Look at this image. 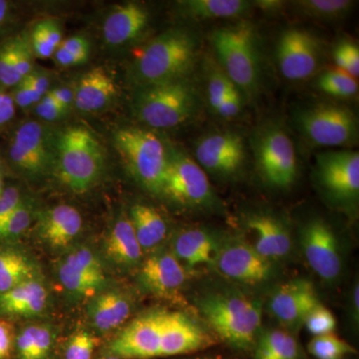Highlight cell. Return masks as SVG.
<instances>
[{
	"mask_svg": "<svg viewBox=\"0 0 359 359\" xmlns=\"http://www.w3.org/2000/svg\"><path fill=\"white\" fill-rule=\"evenodd\" d=\"M212 263L221 275L249 285L263 283L271 273V262L244 242L224 245L214 257Z\"/></svg>",
	"mask_w": 359,
	"mask_h": 359,
	"instance_id": "cell-16",
	"label": "cell"
},
{
	"mask_svg": "<svg viewBox=\"0 0 359 359\" xmlns=\"http://www.w3.org/2000/svg\"><path fill=\"white\" fill-rule=\"evenodd\" d=\"M13 340V327L11 323L0 318V359L8 358Z\"/></svg>",
	"mask_w": 359,
	"mask_h": 359,
	"instance_id": "cell-49",
	"label": "cell"
},
{
	"mask_svg": "<svg viewBox=\"0 0 359 359\" xmlns=\"http://www.w3.org/2000/svg\"><path fill=\"white\" fill-rule=\"evenodd\" d=\"M104 359H124V358H117V356H110V358H106Z\"/></svg>",
	"mask_w": 359,
	"mask_h": 359,
	"instance_id": "cell-59",
	"label": "cell"
},
{
	"mask_svg": "<svg viewBox=\"0 0 359 359\" xmlns=\"http://www.w3.org/2000/svg\"><path fill=\"white\" fill-rule=\"evenodd\" d=\"M25 80L32 91L34 103H39L42 97L48 93L50 79L44 71L33 69Z\"/></svg>",
	"mask_w": 359,
	"mask_h": 359,
	"instance_id": "cell-45",
	"label": "cell"
},
{
	"mask_svg": "<svg viewBox=\"0 0 359 359\" xmlns=\"http://www.w3.org/2000/svg\"><path fill=\"white\" fill-rule=\"evenodd\" d=\"M236 88L237 87L229 79L226 73L219 71L212 73L208 82V99L212 109H218L219 104Z\"/></svg>",
	"mask_w": 359,
	"mask_h": 359,
	"instance_id": "cell-40",
	"label": "cell"
},
{
	"mask_svg": "<svg viewBox=\"0 0 359 359\" xmlns=\"http://www.w3.org/2000/svg\"><path fill=\"white\" fill-rule=\"evenodd\" d=\"M28 36H29L33 54H35L37 57L45 59L53 56L56 49L52 46L40 22L35 25L32 33Z\"/></svg>",
	"mask_w": 359,
	"mask_h": 359,
	"instance_id": "cell-44",
	"label": "cell"
},
{
	"mask_svg": "<svg viewBox=\"0 0 359 359\" xmlns=\"http://www.w3.org/2000/svg\"><path fill=\"white\" fill-rule=\"evenodd\" d=\"M59 49L73 54V55L80 56L88 59L90 53V42L89 40L82 35H75L69 39L61 42L59 45Z\"/></svg>",
	"mask_w": 359,
	"mask_h": 359,
	"instance_id": "cell-47",
	"label": "cell"
},
{
	"mask_svg": "<svg viewBox=\"0 0 359 359\" xmlns=\"http://www.w3.org/2000/svg\"><path fill=\"white\" fill-rule=\"evenodd\" d=\"M32 262L20 252L0 250V294L26 280L35 278Z\"/></svg>",
	"mask_w": 359,
	"mask_h": 359,
	"instance_id": "cell-30",
	"label": "cell"
},
{
	"mask_svg": "<svg viewBox=\"0 0 359 359\" xmlns=\"http://www.w3.org/2000/svg\"><path fill=\"white\" fill-rule=\"evenodd\" d=\"M141 282L154 294L166 297L184 285L186 271L178 257L170 252H158L149 257L140 269Z\"/></svg>",
	"mask_w": 359,
	"mask_h": 359,
	"instance_id": "cell-19",
	"label": "cell"
},
{
	"mask_svg": "<svg viewBox=\"0 0 359 359\" xmlns=\"http://www.w3.org/2000/svg\"><path fill=\"white\" fill-rule=\"evenodd\" d=\"M334 57L339 70L344 71L351 77L358 78L359 49L353 42L344 40L335 48Z\"/></svg>",
	"mask_w": 359,
	"mask_h": 359,
	"instance_id": "cell-39",
	"label": "cell"
},
{
	"mask_svg": "<svg viewBox=\"0 0 359 359\" xmlns=\"http://www.w3.org/2000/svg\"><path fill=\"white\" fill-rule=\"evenodd\" d=\"M248 229L256 236L252 245L266 259H280L289 254L292 240L282 221L268 214L254 215L248 219Z\"/></svg>",
	"mask_w": 359,
	"mask_h": 359,
	"instance_id": "cell-21",
	"label": "cell"
},
{
	"mask_svg": "<svg viewBox=\"0 0 359 359\" xmlns=\"http://www.w3.org/2000/svg\"><path fill=\"white\" fill-rule=\"evenodd\" d=\"M129 219L142 250L152 249L166 238V223L154 208L135 205Z\"/></svg>",
	"mask_w": 359,
	"mask_h": 359,
	"instance_id": "cell-27",
	"label": "cell"
},
{
	"mask_svg": "<svg viewBox=\"0 0 359 359\" xmlns=\"http://www.w3.org/2000/svg\"><path fill=\"white\" fill-rule=\"evenodd\" d=\"M320 304L313 283L295 280L280 285L271 297L269 309L276 320L294 327L304 323L309 313Z\"/></svg>",
	"mask_w": 359,
	"mask_h": 359,
	"instance_id": "cell-17",
	"label": "cell"
},
{
	"mask_svg": "<svg viewBox=\"0 0 359 359\" xmlns=\"http://www.w3.org/2000/svg\"><path fill=\"white\" fill-rule=\"evenodd\" d=\"M14 113H15V104L9 102L6 105L0 106V126L6 124L13 119Z\"/></svg>",
	"mask_w": 359,
	"mask_h": 359,
	"instance_id": "cell-54",
	"label": "cell"
},
{
	"mask_svg": "<svg viewBox=\"0 0 359 359\" xmlns=\"http://www.w3.org/2000/svg\"><path fill=\"white\" fill-rule=\"evenodd\" d=\"M11 11L8 2L0 0V39L6 33L11 23Z\"/></svg>",
	"mask_w": 359,
	"mask_h": 359,
	"instance_id": "cell-53",
	"label": "cell"
},
{
	"mask_svg": "<svg viewBox=\"0 0 359 359\" xmlns=\"http://www.w3.org/2000/svg\"><path fill=\"white\" fill-rule=\"evenodd\" d=\"M105 252L115 264L123 266H134L140 261L142 250L131 222L126 217L116 222L105 240Z\"/></svg>",
	"mask_w": 359,
	"mask_h": 359,
	"instance_id": "cell-24",
	"label": "cell"
},
{
	"mask_svg": "<svg viewBox=\"0 0 359 359\" xmlns=\"http://www.w3.org/2000/svg\"><path fill=\"white\" fill-rule=\"evenodd\" d=\"M174 250L175 256L191 266L212 263V255L216 252L212 236L198 229L180 233L175 241Z\"/></svg>",
	"mask_w": 359,
	"mask_h": 359,
	"instance_id": "cell-26",
	"label": "cell"
},
{
	"mask_svg": "<svg viewBox=\"0 0 359 359\" xmlns=\"http://www.w3.org/2000/svg\"><path fill=\"white\" fill-rule=\"evenodd\" d=\"M81 229V215L69 205H59L47 210L39 219L40 237L53 248L69 245Z\"/></svg>",
	"mask_w": 359,
	"mask_h": 359,
	"instance_id": "cell-22",
	"label": "cell"
},
{
	"mask_svg": "<svg viewBox=\"0 0 359 359\" xmlns=\"http://www.w3.org/2000/svg\"><path fill=\"white\" fill-rule=\"evenodd\" d=\"M13 96V102L20 108H27L34 104L32 91L25 79L21 80L20 83L15 85Z\"/></svg>",
	"mask_w": 359,
	"mask_h": 359,
	"instance_id": "cell-50",
	"label": "cell"
},
{
	"mask_svg": "<svg viewBox=\"0 0 359 359\" xmlns=\"http://www.w3.org/2000/svg\"><path fill=\"white\" fill-rule=\"evenodd\" d=\"M74 105L81 112H98L114 100L117 86L107 70L95 67L87 71L78 80L74 89Z\"/></svg>",
	"mask_w": 359,
	"mask_h": 359,
	"instance_id": "cell-20",
	"label": "cell"
},
{
	"mask_svg": "<svg viewBox=\"0 0 359 359\" xmlns=\"http://www.w3.org/2000/svg\"><path fill=\"white\" fill-rule=\"evenodd\" d=\"M309 351L316 359H342L355 349L334 332L314 337L309 344Z\"/></svg>",
	"mask_w": 359,
	"mask_h": 359,
	"instance_id": "cell-34",
	"label": "cell"
},
{
	"mask_svg": "<svg viewBox=\"0 0 359 359\" xmlns=\"http://www.w3.org/2000/svg\"><path fill=\"white\" fill-rule=\"evenodd\" d=\"M198 42L188 30L176 28L158 35L137 54L132 79L144 87L184 79L192 70Z\"/></svg>",
	"mask_w": 359,
	"mask_h": 359,
	"instance_id": "cell-1",
	"label": "cell"
},
{
	"mask_svg": "<svg viewBox=\"0 0 359 359\" xmlns=\"http://www.w3.org/2000/svg\"><path fill=\"white\" fill-rule=\"evenodd\" d=\"M58 278L66 290L73 294L89 297L100 289L105 280L90 275L74 264L63 259L59 266Z\"/></svg>",
	"mask_w": 359,
	"mask_h": 359,
	"instance_id": "cell-32",
	"label": "cell"
},
{
	"mask_svg": "<svg viewBox=\"0 0 359 359\" xmlns=\"http://www.w3.org/2000/svg\"><path fill=\"white\" fill-rule=\"evenodd\" d=\"M205 320L231 346L248 348L254 344L262 325V309L257 302L237 294L208 297L201 306Z\"/></svg>",
	"mask_w": 359,
	"mask_h": 359,
	"instance_id": "cell-5",
	"label": "cell"
},
{
	"mask_svg": "<svg viewBox=\"0 0 359 359\" xmlns=\"http://www.w3.org/2000/svg\"><path fill=\"white\" fill-rule=\"evenodd\" d=\"M47 297L42 283L32 278L0 294V311L14 316H37L46 308Z\"/></svg>",
	"mask_w": 359,
	"mask_h": 359,
	"instance_id": "cell-23",
	"label": "cell"
},
{
	"mask_svg": "<svg viewBox=\"0 0 359 359\" xmlns=\"http://www.w3.org/2000/svg\"><path fill=\"white\" fill-rule=\"evenodd\" d=\"M161 194L189 205H203L212 198L211 186L204 169L188 156L170 148Z\"/></svg>",
	"mask_w": 359,
	"mask_h": 359,
	"instance_id": "cell-10",
	"label": "cell"
},
{
	"mask_svg": "<svg viewBox=\"0 0 359 359\" xmlns=\"http://www.w3.org/2000/svg\"><path fill=\"white\" fill-rule=\"evenodd\" d=\"M257 4L266 11H276L278 7L283 6L282 1H275V0L273 1H269V0L268 1H257Z\"/></svg>",
	"mask_w": 359,
	"mask_h": 359,
	"instance_id": "cell-55",
	"label": "cell"
},
{
	"mask_svg": "<svg viewBox=\"0 0 359 359\" xmlns=\"http://www.w3.org/2000/svg\"><path fill=\"white\" fill-rule=\"evenodd\" d=\"M131 306L126 297L119 292L98 295L90 306V320L101 332L120 327L129 318Z\"/></svg>",
	"mask_w": 359,
	"mask_h": 359,
	"instance_id": "cell-25",
	"label": "cell"
},
{
	"mask_svg": "<svg viewBox=\"0 0 359 359\" xmlns=\"http://www.w3.org/2000/svg\"><path fill=\"white\" fill-rule=\"evenodd\" d=\"M59 132L39 121H28L16 130L9 146L13 166L32 179L55 174Z\"/></svg>",
	"mask_w": 359,
	"mask_h": 359,
	"instance_id": "cell-7",
	"label": "cell"
},
{
	"mask_svg": "<svg viewBox=\"0 0 359 359\" xmlns=\"http://www.w3.org/2000/svg\"><path fill=\"white\" fill-rule=\"evenodd\" d=\"M255 359H302L301 349L289 332L271 330L259 337Z\"/></svg>",
	"mask_w": 359,
	"mask_h": 359,
	"instance_id": "cell-29",
	"label": "cell"
},
{
	"mask_svg": "<svg viewBox=\"0 0 359 359\" xmlns=\"http://www.w3.org/2000/svg\"><path fill=\"white\" fill-rule=\"evenodd\" d=\"M255 158L259 174L269 185L287 188L297 178L294 143L285 130L271 126L262 130L254 141Z\"/></svg>",
	"mask_w": 359,
	"mask_h": 359,
	"instance_id": "cell-9",
	"label": "cell"
},
{
	"mask_svg": "<svg viewBox=\"0 0 359 359\" xmlns=\"http://www.w3.org/2000/svg\"><path fill=\"white\" fill-rule=\"evenodd\" d=\"M22 201L20 190L15 187L4 189L0 196V226L18 209Z\"/></svg>",
	"mask_w": 359,
	"mask_h": 359,
	"instance_id": "cell-46",
	"label": "cell"
},
{
	"mask_svg": "<svg viewBox=\"0 0 359 359\" xmlns=\"http://www.w3.org/2000/svg\"><path fill=\"white\" fill-rule=\"evenodd\" d=\"M65 261L68 263L74 264L90 275L95 276L97 278L105 280V273H104L102 264L97 259L95 255L87 248H78L73 250L70 254L65 257Z\"/></svg>",
	"mask_w": 359,
	"mask_h": 359,
	"instance_id": "cell-42",
	"label": "cell"
},
{
	"mask_svg": "<svg viewBox=\"0 0 359 359\" xmlns=\"http://www.w3.org/2000/svg\"><path fill=\"white\" fill-rule=\"evenodd\" d=\"M306 330L314 337L332 334L337 327L334 314L323 304L313 309L304 321Z\"/></svg>",
	"mask_w": 359,
	"mask_h": 359,
	"instance_id": "cell-37",
	"label": "cell"
},
{
	"mask_svg": "<svg viewBox=\"0 0 359 359\" xmlns=\"http://www.w3.org/2000/svg\"><path fill=\"white\" fill-rule=\"evenodd\" d=\"M320 52V43L311 33L299 28L285 30L276 49L283 76L294 81L308 79L318 69Z\"/></svg>",
	"mask_w": 359,
	"mask_h": 359,
	"instance_id": "cell-12",
	"label": "cell"
},
{
	"mask_svg": "<svg viewBox=\"0 0 359 359\" xmlns=\"http://www.w3.org/2000/svg\"><path fill=\"white\" fill-rule=\"evenodd\" d=\"M105 158L100 142L90 130L69 127L59 132L55 174L72 192L83 194L102 176Z\"/></svg>",
	"mask_w": 359,
	"mask_h": 359,
	"instance_id": "cell-2",
	"label": "cell"
},
{
	"mask_svg": "<svg viewBox=\"0 0 359 359\" xmlns=\"http://www.w3.org/2000/svg\"><path fill=\"white\" fill-rule=\"evenodd\" d=\"M18 35L6 39L0 46V85L4 87L15 86L14 67L18 51Z\"/></svg>",
	"mask_w": 359,
	"mask_h": 359,
	"instance_id": "cell-38",
	"label": "cell"
},
{
	"mask_svg": "<svg viewBox=\"0 0 359 359\" xmlns=\"http://www.w3.org/2000/svg\"><path fill=\"white\" fill-rule=\"evenodd\" d=\"M320 184L340 200L355 199L359 192V155L354 151H330L318 156Z\"/></svg>",
	"mask_w": 359,
	"mask_h": 359,
	"instance_id": "cell-15",
	"label": "cell"
},
{
	"mask_svg": "<svg viewBox=\"0 0 359 359\" xmlns=\"http://www.w3.org/2000/svg\"><path fill=\"white\" fill-rule=\"evenodd\" d=\"M302 247L309 266L320 278L332 282L339 278L342 269L339 243L325 222L313 219L304 226Z\"/></svg>",
	"mask_w": 359,
	"mask_h": 359,
	"instance_id": "cell-13",
	"label": "cell"
},
{
	"mask_svg": "<svg viewBox=\"0 0 359 359\" xmlns=\"http://www.w3.org/2000/svg\"><path fill=\"white\" fill-rule=\"evenodd\" d=\"M4 190V170H2L1 163H0V196H1Z\"/></svg>",
	"mask_w": 359,
	"mask_h": 359,
	"instance_id": "cell-58",
	"label": "cell"
},
{
	"mask_svg": "<svg viewBox=\"0 0 359 359\" xmlns=\"http://www.w3.org/2000/svg\"><path fill=\"white\" fill-rule=\"evenodd\" d=\"M52 341L49 328L42 325L25 328L16 340L20 359H44L50 351Z\"/></svg>",
	"mask_w": 359,
	"mask_h": 359,
	"instance_id": "cell-31",
	"label": "cell"
},
{
	"mask_svg": "<svg viewBox=\"0 0 359 359\" xmlns=\"http://www.w3.org/2000/svg\"><path fill=\"white\" fill-rule=\"evenodd\" d=\"M165 311H151L132 320L110 344L113 356L124 359L160 358Z\"/></svg>",
	"mask_w": 359,
	"mask_h": 359,
	"instance_id": "cell-11",
	"label": "cell"
},
{
	"mask_svg": "<svg viewBox=\"0 0 359 359\" xmlns=\"http://www.w3.org/2000/svg\"><path fill=\"white\" fill-rule=\"evenodd\" d=\"M115 146L132 177L150 192L161 194L168 148L160 137L140 127H125L116 132Z\"/></svg>",
	"mask_w": 359,
	"mask_h": 359,
	"instance_id": "cell-4",
	"label": "cell"
},
{
	"mask_svg": "<svg viewBox=\"0 0 359 359\" xmlns=\"http://www.w3.org/2000/svg\"><path fill=\"white\" fill-rule=\"evenodd\" d=\"M149 22L146 7L136 2L115 6L103 23V39L112 47L123 46L136 39Z\"/></svg>",
	"mask_w": 359,
	"mask_h": 359,
	"instance_id": "cell-18",
	"label": "cell"
},
{
	"mask_svg": "<svg viewBox=\"0 0 359 359\" xmlns=\"http://www.w3.org/2000/svg\"><path fill=\"white\" fill-rule=\"evenodd\" d=\"M318 87L325 93L344 98L354 96L358 92V83L355 78L339 69L323 73L318 79Z\"/></svg>",
	"mask_w": 359,
	"mask_h": 359,
	"instance_id": "cell-35",
	"label": "cell"
},
{
	"mask_svg": "<svg viewBox=\"0 0 359 359\" xmlns=\"http://www.w3.org/2000/svg\"><path fill=\"white\" fill-rule=\"evenodd\" d=\"M96 346V339L86 332L71 337L66 346L65 359H91Z\"/></svg>",
	"mask_w": 359,
	"mask_h": 359,
	"instance_id": "cell-41",
	"label": "cell"
},
{
	"mask_svg": "<svg viewBox=\"0 0 359 359\" xmlns=\"http://www.w3.org/2000/svg\"><path fill=\"white\" fill-rule=\"evenodd\" d=\"M13 96H9L4 93H0V106L6 105V104L13 102Z\"/></svg>",
	"mask_w": 359,
	"mask_h": 359,
	"instance_id": "cell-57",
	"label": "cell"
},
{
	"mask_svg": "<svg viewBox=\"0 0 359 359\" xmlns=\"http://www.w3.org/2000/svg\"><path fill=\"white\" fill-rule=\"evenodd\" d=\"M39 22L52 46L57 49L59 45L62 42V30H61V26L59 25L58 21L48 18V20H43Z\"/></svg>",
	"mask_w": 359,
	"mask_h": 359,
	"instance_id": "cell-51",
	"label": "cell"
},
{
	"mask_svg": "<svg viewBox=\"0 0 359 359\" xmlns=\"http://www.w3.org/2000/svg\"><path fill=\"white\" fill-rule=\"evenodd\" d=\"M198 94L184 79L138 87L133 98L136 117L152 128L166 129L188 121L198 109Z\"/></svg>",
	"mask_w": 359,
	"mask_h": 359,
	"instance_id": "cell-3",
	"label": "cell"
},
{
	"mask_svg": "<svg viewBox=\"0 0 359 359\" xmlns=\"http://www.w3.org/2000/svg\"><path fill=\"white\" fill-rule=\"evenodd\" d=\"M32 221V208L22 201L18 209L0 226V240L20 237L29 228Z\"/></svg>",
	"mask_w": 359,
	"mask_h": 359,
	"instance_id": "cell-36",
	"label": "cell"
},
{
	"mask_svg": "<svg viewBox=\"0 0 359 359\" xmlns=\"http://www.w3.org/2000/svg\"><path fill=\"white\" fill-rule=\"evenodd\" d=\"M353 301L354 311H356V316H358V311H359V287H358V283H356L355 287H354L353 294Z\"/></svg>",
	"mask_w": 359,
	"mask_h": 359,
	"instance_id": "cell-56",
	"label": "cell"
},
{
	"mask_svg": "<svg viewBox=\"0 0 359 359\" xmlns=\"http://www.w3.org/2000/svg\"><path fill=\"white\" fill-rule=\"evenodd\" d=\"M244 141L240 135L219 132L201 139L196 148V158L203 169L219 176L235 175L244 166Z\"/></svg>",
	"mask_w": 359,
	"mask_h": 359,
	"instance_id": "cell-14",
	"label": "cell"
},
{
	"mask_svg": "<svg viewBox=\"0 0 359 359\" xmlns=\"http://www.w3.org/2000/svg\"><path fill=\"white\" fill-rule=\"evenodd\" d=\"M68 112L69 111L62 107L49 93L42 97L36 106V114L46 122L62 119Z\"/></svg>",
	"mask_w": 359,
	"mask_h": 359,
	"instance_id": "cell-43",
	"label": "cell"
},
{
	"mask_svg": "<svg viewBox=\"0 0 359 359\" xmlns=\"http://www.w3.org/2000/svg\"><path fill=\"white\" fill-rule=\"evenodd\" d=\"M297 121L304 136L316 145H347L358 136V118L346 106L318 104L299 112Z\"/></svg>",
	"mask_w": 359,
	"mask_h": 359,
	"instance_id": "cell-8",
	"label": "cell"
},
{
	"mask_svg": "<svg viewBox=\"0 0 359 359\" xmlns=\"http://www.w3.org/2000/svg\"><path fill=\"white\" fill-rule=\"evenodd\" d=\"M212 39L226 76L236 87L252 94L259 81L254 28L249 23H237L216 30Z\"/></svg>",
	"mask_w": 359,
	"mask_h": 359,
	"instance_id": "cell-6",
	"label": "cell"
},
{
	"mask_svg": "<svg viewBox=\"0 0 359 359\" xmlns=\"http://www.w3.org/2000/svg\"><path fill=\"white\" fill-rule=\"evenodd\" d=\"M297 11L308 18L337 20L346 18L355 2L351 0H301L294 2Z\"/></svg>",
	"mask_w": 359,
	"mask_h": 359,
	"instance_id": "cell-33",
	"label": "cell"
},
{
	"mask_svg": "<svg viewBox=\"0 0 359 359\" xmlns=\"http://www.w3.org/2000/svg\"><path fill=\"white\" fill-rule=\"evenodd\" d=\"M242 109V97L240 92L236 88L224 99L223 102L219 104L216 112L224 118L236 117Z\"/></svg>",
	"mask_w": 359,
	"mask_h": 359,
	"instance_id": "cell-48",
	"label": "cell"
},
{
	"mask_svg": "<svg viewBox=\"0 0 359 359\" xmlns=\"http://www.w3.org/2000/svg\"><path fill=\"white\" fill-rule=\"evenodd\" d=\"M48 93L50 94L62 107H65V109L68 111H70L72 106L74 105V90L69 88V87H60V88L50 90Z\"/></svg>",
	"mask_w": 359,
	"mask_h": 359,
	"instance_id": "cell-52",
	"label": "cell"
},
{
	"mask_svg": "<svg viewBox=\"0 0 359 359\" xmlns=\"http://www.w3.org/2000/svg\"><path fill=\"white\" fill-rule=\"evenodd\" d=\"M182 11L196 20L237 18L249 9L243 0H187L180 2Z\"/></svg>",
	"mask_w": 359,
	"mask_h": 359,
	"instance_id": "cell-28",
	"label": "cell"
}]
</instances>
